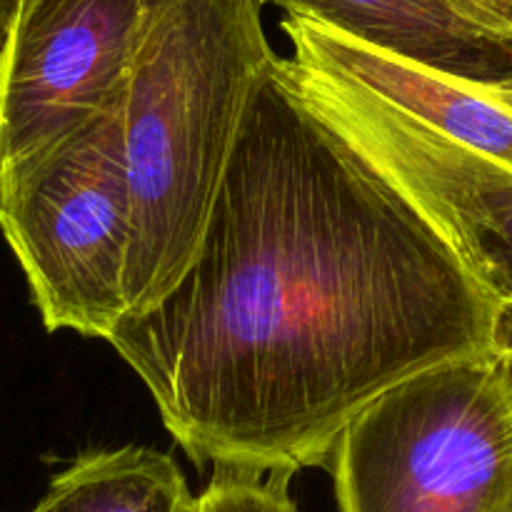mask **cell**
<instances>
[{"mask_svg":"<svg viewBox=\"0 0 512 512\" xmlns=\"http://www.w3.org/2000/svg\"><path fill=\"white\" fill-rule=\"evenodd\" d=\"M498 300L410 195L275 58L255 85L200 243L105 343L195 465H328L405 378L490 353Z\"/></svg>","mask_w":512,"mask_h":512,"instance_id":"cell-1","label":"cell"},{"mask_svg":"<svg viewBox=\"0 0 512 512\" xmlns=\"http://www.w3.org/2000/svg\"><path fill=\"white\" fill-rule=\"evenodd\" d=\"M275 58L260 0L155 5L120 103L133 218L125 315L158 303L188 268L250 95Z\"/></svg>","mask_w":512,"mask_h":512,"instance_id":"cell-2","label":"cell"},{"mask_svg":"<svg viewBox=\"0 0 512 512\" xmlns=\"http://www.w3.org/2000/svg\"><path fill=\"white\" fill-rule=\"evenodd\" d=\"M338 512H508L512 398L490 353L405 378L328 458Z\"/></svg>","mask_w":512,"mask_h":512,"instance_id":"cell-3","label":"cell"},{"mask_svg":"<svg viewBox=\"0 0 512 512\" xmlns=\"http://www.w3.org/2000/svg\"><path fill=\"white\" fill-rule=\"evenodd\" d=\"M120 103L0 170V230L50 333L108 340L125 315L133 218Z\"/></svg>","mask_w":512,"mask_h":512,"instance_id":"cell-4","label":"cell"},{"mask_svg":"<svg viewBox=\"0 0 512 512\" xmlns=\"http://www.w3.org/2000/svg\"><path fill=\"white\" fill-rule=\"evenodd\" d=\"M158 0H20L0 38V170L120 100Z\"/></svg>","mask_w":512,"mask_h":512,"instance_id":"cell-5","label":"cell"},{"mask_svg":"<svg viewBox=\"0 0 512 512\" xmlns=\"http://www.w3.org/2000/svg\"><path fill=\"white\" fill-rule=\"evenodd\" d=\"M290 70L310 98L410 195L490 298L512 303V168L470 150L375 95Z\"/></svg>","mask_w":512,"mask_h":512,"instance_id":"cell-6","label":"cell"},{"mask_svg":"<svg viewBox=\"0 0 512 512\" xmlns=\"http://www.w3.org/2000/svg\"><path fill=\"white\" fill-rule=\"evenodd\" d=\"M293 63L345 80L375 95L425 128L512 168V113L483 88L390 58L303 15L280 23Z\"/></svg>","mask_w":512,"mask_h":512,"instance_id":"cell-7","label":"cell"},{"mask_svg":"<svg viewBox=\"0 0 512 512\" xmlns=\"http://www.w3.org/2000/svg\"><path fill=\"white\" fill-rule=\"evenodd\" d=\"M360 45L475 88L512 83V33L455 0H260Z\"/></svg>","mask_w":512,"mask_h":512,"instance_id":"cell-8","label":"cell"},{"mask_svg":"<svg viewBox=\"0 0 512 512\" xmlns=\"http://www.w3.org/2000/svg\"><path fill=\"white\" fill-rule=\"evenodd\" d=\"M183 470L163 450H90L50 480L30 512H195Z\"/></svg>","mask_w":512,"mask_h":512,"instance_id":"cell-9","label":"cell"},{"mask_svg":"<svg viewBox=\"0 0 512 512\" xmlns=\"http://www.w3.org/2000/svg\"><path fill=\"white\" fill-rule=\"evenodd\" d=\"M288 473L215 468L195 500V512H300L290 495Z\"/></svg>","mask_w":512,"mask_h":512,"instance_id":"cell-10","label":"cell"},{"mask_svg":"<svg viewBox=\"0 0 512 512\" xmlns=\"http://www.w3.org/2000/svg\"><path fill=\"white\" fill-rule=\"evenodd\" d=\"M490 355L498 363L500 375L505 380L512 398V303H500L493 323V338H490Z\"/></svg>","mask_w":512,"mask_h":512,"instance_id":"cell-11","label":"cell"},{"mask_svg":"<svg viewBox=\"0 0 512 512\" xmlns=\"http://www.w3.org/2000/svg\"><path fill=\"white\" fill-rule=\"evenodd\" d=\"M480 23L503 33H512V0H455Z\"/></svg>","mask_w":512,"mask_h":512,"instance_id":"cell-12","label":"cell"},{"mask_svg":"<svg viewBox=\"0 0 512 512\" xmlns=\"http://www.w3.org/2000/svg\"><path fill=\"white\" fill-rule=\"evenodd\" d=\"M483 90L490 95V98L498 100L503 108H508L512 113V83L510 85H498V88H483Z\"/></svg>","mask_w":512,"mask_h":512,"instance_id":"cell-13","label":"cell"},{"mask_svg":"<svg viewBox=\"0 0 512 512\" xmlns=\"http://www.w3.org/2000/svg\"><path fill=\"white\" fill-rule=\"evenodd\" d=\"M18 5H20V0H0V38L5 35V28H8L10 18H13V13Z\"/></svg>","mask_w":512,"mask_h":512,"instance_id":"cell-14","label":"cell"},{"mask_svg":"<svg viewBox=\"0 0 512 512\" xmlns=\"http://www.w3.org/2000/svg\"><path fill=\"white\" fill-rule=\"evenodd\" d=\"M508 512H512V498H510V505H508Z\"/></svg>","mask_w":512,"mask_h":512,"instance_id":"cell-15","label":"cell"}]
</instances>
